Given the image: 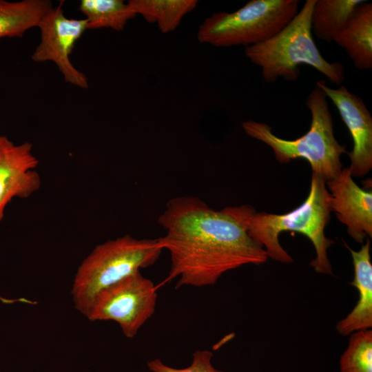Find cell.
<instances>
[{
    "label": "cell",
    "instance_id": "cell-15",
    "mask_svg": "<svg viewBox=\"0 0 372 372\" xmlns=\"http://www.w3.org/2000/svg\"><path fill=\"white\" fill-rule=\"evenodd\" d=\"M363 0H316L311 13V32L324 41L332 42L347 25Z\"/></svg>",
    "mask_w": 372,
    "mask_h": 372
},
{
    "label": "cell",
    "instance_id": "cell-14",
    "mask_svg": "<svg viewBox=\"0 0 372 372\" xmlns=\"http://www.w3.org/2000/svg\"><path fill=\"white\" fill-rule=\"evenodd\" d=\"M52 7L49 0H0V39L23 37L29 29L38 27Z\"/></svg>",
    "mask_w": 372,
    "mask_h": 372
},
{
    "label": "cell",
    "instance_id": "cell-13",
    "mask_svg": "<svg viewBox=\"0 0 372 372\" xmlns=\"http://www.w3.org/2000/svg\"><path fill=\"white\" fill-rule=\"evenodd\" d=\"M333 41L343 48L360 70L372 68V3L358 5L346 27Z\"/></svg>",
    "mask_w": 372,
    "mask_h": 372
},
{
    "label": "cell",
    "instance_id": "cell-12",
    "mask_svg": "<svg viewBox=\"0 0 372 372\" xmlns=\"http://www.w3.org/2000/svg\"><path fill=\"white\" fill-rule=\"evenodd\" d=\"M350 251L354 267V276L350 283L358 291V300L352 311L338 322L336 330L343 335L372 327V264L370 256V241L367 238L360 249L355 251L345 242Z\"/></svg>",
    "mask_w": 372,
    "mask_h": 372
},
{
    "label": "cell",
    "instance_id": "cell-8",
    "mask_svg": "<svg viewBox=\"0 0 372 372\" xmlns=\"http://www.w3.org/2000/svg\"><path fill=\"white\" fill-rule=\"evenodd\" d=\"M62 6L61 2L52 7L40 21L38 28L41 40L31 59L35 62H54L67 83L87 88L86 76L73 65L70 59L76 41L87 30V21L68 18Z\"/></svg>",
    "mask_w": 372,
    "mask_h": 372
},
{
    "label": "cell",
    "instance_id": "cell-18",
    "mask_svg": "<svg viewBox=\"0 0 372 372\" xmlns=\"http://www.w3.org/2000/svg\"><path fill=\"white\" fill-rule=\"evenodd\" d=\"M341 372H372V331L363 329L351 334L348 346L340 359Z\"/></svg>",
    "mask_w": 372,
    "mask_h": 372
},
{
    "label": "cell",
    "instance_id": "cell-1",
    "mask_svg": "<svg viewBox=\"0 0 372 372\" xmlns=\"http://www.w3.org/2000/svg\"><path fill=\"white\" fill-rule=\"evenodd\" d=\"M158 223L165 230L159 245L171 260L165 282L177 278L176 287L211 286L229 271L269 258L249 235L240 206L217 211L198 197L176 196Z\"/></svg>",
    "mask_w": 372,
    "mask_h": 372
},
{
    "label": "cell",
    "instance_id": "cell-19",
    "mask_svg": "<svg viewBox=\"0 0 372 372\" xmlns=\"http://www.w3.org/2000/svg\"><path fill=\"white\" fill-rule=\"evenodd\" d=\"M213 353L207 350H197L192 354L190 365L183 369L169 366L156 358L147 362L152 372H223L216 369L211 364Z\"/></svg>",
    "mask_w": 372,
    "mask_h": 372
},
{
    "label": "cell",
    "instance_id": "cell-6",
    "mask_svg": "<svg viewBox=\"0 0 372 372\" xmlns=\"http://www.w3.org/2000/svg\"><path fill=\"white\" fill-rule=\"evenodd\" d=\"M298 0H251L235 12H220L199 26V42L215 47L254 45L270 39L298 13Z\"/></svg>",
    "mask_w": 372,
    "mask_h": 372
},
{
    "label": "cell",
    "instance_id": "cell-10",
    "mask_svg": "<svg viewBox=\"0 0 372 372\" xmlns=\"http://www.w3.org/2000/svg\"><path fill=\"white\" fill-rule=\"evenodd\" d=\"M32 148L29 142L16 145L6 136H0V221L13 198H28L41 187L35 170L39 161Z\"/></svg>",
    "mask_w": 372,
    "mask_h": 372
},
{
    "label": "cell",
    "instance_id": "cell-7",
    "mask_svg": "<svg viewBox=\"0 0 372 372\" xmlns=\"http://www.w3.org/2000/svg\"><path fill=\"white\" fill-rule=\"evenodd\" d=\"M156 300V287L137 271L101 291L85 317L92 322L114 321L132 338L154 315Z\"/></svg>",
    "mask_w": 372,
    "mask_h": 372
},
{
    "label": "cell",
    "instance_id": "cell-17",
    "mask_svg": "<svg viewBox=\"0 0 372 372\" xmlns=\"http://www.w3.org/2000/svg\"><path fill=\"white\" fill-rule=\"evenodd\" d=\"M79 10L85 17L87 30L105 28L122 31L136 16L123 0H82Z\"/></svg>",
    "mask_w": 372,
    "mask_h": 372
},
{
    "label": "cell",
    "instance_id": "cell-9",
    "mask_svg": "<svg viewBox=\"0 0 372 372\" xmlns=\"http://www.w3.org/2000/svg\"><path fill=\"white\" fill-rule=\"evenodd\" d=\"M318 86L337 107L353 140V149L347 152L352 176L362 177L372 168V116L362 99L340 85L332 88L324 81Z\"/></svg>",
    "mask_w": 372,
    "mask_h": 372
},
{
    "label": "cell",
    "instance_id": "cell-11",
    "mask_svg": "<svg viewBox=\"0 0 372 372\" xmlns=\"http://www.w3.org/2000/svg\"><path fill=\"white\" fill-rule=\"evenodd\" d=\"M330 207L338 219L347 226L349 235L358 243L372 237V192L353 180L349 167L343 168L326 182Z\"/></svg>",
    "mask_w": 372,
    "mask_h": 372
},
{
    "label": "cell",
    "instance_id": "cell-3",
    "mask_svg": "<svg viewBox=\"0 0 372 372\" xmlns=\"http://www.w3.org/2000/svg\"><path fill=\"white\" fill-rule=\"evenodd\" d=\"M316 0H307L295 17L278 32L264 42L245 48L249 60L261 68L265 81L273 83L279 77L295 81L299 66L309 65L340 85L344 68L340 62H329L321 54L312 36L311 18Z\"/></svg>",
    "mask_w": 372,
    "mask_h": 372
},
{
    "label": "cell",
    "instance_id": "cell-5",
    "mask_svg": "<svg viewBox=\"0 0 372 372\" xmlns=\"http://www.w3.org/2000/svg\"><path fill=\"white\" fill-rule=\"evenodd\" d=\"M162 251L158 238L136 239L128 234L96 246L75 273L71 289L74 308L86 316L101 291L152 265Z\"/></svg>",
    "mask_w": 372,
    "mask_h": 372
},
{
    "label": "cell",
    "instance_id": "cell-2",
    "mask_svg": "<svg viewBox=\"0 0 372 372\" xmlns=\"http://www.w3.org/2000/svg\"><path fill=\"white\" fill-rule=\"evenodd\" d=\"M240 209L249 235L264 247L268 258L283 263L292 262L291 256L281 246L278 236L283 231L299 232L307 236L315 248L316 256L311 266L318 273L332 274L327 250L334 242L324 233L332 211L330 194L322 177L312 174L307 198L289 212H256L247 205H240Z\"/></svg>",
    "mask_w": 372,
    "mask_h": 372
},
{
    "label": "cell",
    "instance_id": "cell-16",
    "mask_svg": "<svg viewBox=\"0 0 372 372\" xmlns=\"http://www.w3.org/2000/svg\"><path fill=\"white\" fill-rule=\"evenodd\" d=\"M197 0H130L129 7L149 23H156L161 32L175 30L183 18L195 9Z\"/></svg>",
    "mask_w": 372,
    "mask_h": 372
},
{
    "label": "cell",
    "instance_id": "cell-4",
    "mask_svg": "<svg viewBox=\"0 0 372 372\" xmlns=\"http://www.w3.org/2000/svg\"><path fill=\"white\" fill-rule=\"evenodd\" d=\"M306 105L311 114V126L306 134L296 139L280 138L269 125L253 120L243 122L242 127L248 136L270 147L280 163L304 158L310 164L313 174L327 182L342 169L340 158L347 152L334 136L327 97L316 85L308 95Z\"/></svg>",
    "mask_w": 372,
    "mask_h": 372
}]
</instances>
